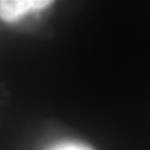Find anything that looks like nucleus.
Instances as JSON below:
<instances>
[{
    "mask_svg": "<svg viewBox=\"0 0 150 150\" xmlns=\"http://www.w3.org/2000/svg\"><path fill=\"white\" fill-rule=\"evenodd\" d=\"M49 0H0V19L6 23H15L28 13L49 8Z\"/></svg>",
    "mask_w": 150,
    "mask_h": 150,
    "instance_id": "f257e3e1",
    "label": "nucleus"
},
{
    "mask_svg": "<svg viewBox=\"0 0 150 150\" xmlns=\"http://www.w3.org/2000/svg\"><path fill=\"white\" fill-rule=\"evenodd\" d=\"M48 150H94V149L86 144L79 142H62L53 145Z\"/></svg>",
    "mask_w": 150,
    "mask_h": 150,
    "instance_id": "f03ea898",
    "label": "nucleus"
}]
</instances>
